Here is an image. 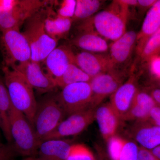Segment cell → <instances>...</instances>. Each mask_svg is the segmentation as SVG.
<instances>
[{
  "instance_id": "cell-42",
  "label": "cell",
  "mask_w": 160,
  "mask_h": 160,
  "mask_svg": "<svg viewBox=\"0 0 160 160\" xmlns=\"http://www.w3.org/2000/svg\"><path fill=\"white\" fill-rule=\"evenodd\" d=\"M97 160H103L102 156V154L99 155L98 157L97 158Z\"/></svg>"
},
{
  "instance_id": "cell-21",
  "label": "cell",
  "mask_w": 160,
  "mask_h": 160,
  "mask_svg": "<svg viewBox=\"0 0 160 160\" xmlns=\"http://www.w3.org/2000/svg\"><path fill=\"white\" fill-rule=\"evenodd\" d=\"M72 22V19L60 17L57 15L52 17L47 14L45 20V29L48 35L58 42L69 34Z\"/></svg>"
},
{
  "instance_id": "cell-30",
  "label": "cell",
  "mask_w": 160,
  "mask_h": 160,
  "mask_svg": "<svg viewBox=\"0 0 160 160\" xmlns=\"http://www.w3.org/2000/svg\"><path fill=\"white\" fill-rule=\"evenodd\" d=\"M76 0H64L58 9L57 15L60 17L72 19L76 7Z\"/></svg>"
},
{
  "instance_id": "cell-29",
  "label": "cell",
  "mask_w": 160,
  "mask_h": 160,
  "mask_svg": "<svg viewBox=\"0 0 160 160\" xmlns=\"http://www.w3.org/2000/svg\"><path fill=\"white\" fill-rule=\"evenodd\" d=\"M139 146L133 141L126 140L119 160H138Z\"/></svg>"
},
{
  "instance_id": "cell-16",
  "label": "cell",
  "mask_w": 160,
  "mask_h": 160,
  "mask_svg": "<svg viewBox=\"0 0 160 160\" xmlns=\"http://www.w3.org/2000/svg\"><path fill=\"white\" fill-rule=\"evenodd\" d=\"M72 144L65 138L43 140L39 145L38 158L40 160H66Z\"/></svg>"
},
{
  "instance_id": "cell-35",
  "label": "cell",
  "mask_w": 160,
  "mask_h": 160,
  "mask_svg": "<svg viewBox=\"0 0 160 160\" xmlns=\"http://www.w3.org/2000/svg\"><path fill=\"white\" fill-rule=\"evenodd\" d=\"M15 1H0V11L7 10L11 8L14 5Z\"/></svg>"
},
{
  "instance_id": "cell-26",
  "label": "cell",
  "mask_w": 160,
  "mask_h": 160,
  "mask_svg": "<svg viewBox=\"0 0 160 160\" xmlns=\"http://www.w3.org/2000/svg\"><path fill=\"white\" fill-rule=\"evenodd\" d=\"M66 160H97V159L86 145L73 144Z\"/></svg>"
},
{
  "instance_id": "cell-25",
  "label": "cell",
  "mask_w": 160,
  "mask_h": 160,
  "mask_svg": "<svg viewBox=\"0 0 160 160\" xmlns=\"http://www.w3.org/2000/svg\"><path fill=\"white\" fill-rule=\"evenodd\" d=\"M101 6V1L98 0H77L72 21L89 18L98 10Z\"/></svg>"
},
{
  "instance_id": "cell-27",
  "label": "cell",
  "mask_w": 160,
  "mask_h": 160,
  "mask_svg": "<svg viewBox=\"0 0 160 160\" xmlns=\"http://www.w3.org/2000/svg\"><path fill=\"white\" fill-rule=\"evenodd\" d=\"M126 140L117 135L107 141L108 157L110 160H119Z\"/></svg>"
},
{
  "instance_id": "cell-10",
  "label": "cell",
  "mask_w": 160,
  "mask_h": 160,
  "mask_svg": "<svg viewBox=\"0 0 160 160\" xmlns=\"http://www.w3.org/2000/svg\"><path fill=\"white\" fill-rule=\"evenodd\" d=\"M95 111V109H88L68 116L43 140L65 138L79 134L94 121Z\"/></svg>"
},
{
  "instance_id": "cell-41",
  "label": "cell",
  "mask_w": 160,
  "mask_h": 160,
  "mask_svg": "<svg viewBox=\"0 0 160 160\" xmlns=\"http://www.w3.org/2000/svg\"><path fill=\"white\" fill-rule=\"evenodd\" d=\"M102 154V156L103 160H110L109 158L108 157V156L106 157V156H105V155L103 154Z\"/></svg>"
},
{
  "instance_id": "cell-24",
  "label": "cell",
  "mask_w": 160,
  "mask_h": 160,
  "mask_svg": "<svg viewBox=\"0 0 160 160\" xmlns=\"http://www.w3.org/2000/svg\"><path fill=\"white\" fill-rule=\"evenodd\" d=\"M157 105L151 95L138 90L131 108L138 114L149 119L150 111Z\"/></svg>"
},
{
  "instance_id": "cell-40",
  "label": "cell",
  "mask_w": 160,
  "mask_h": 160,
  "mask_svg": "<svg viewBox=\"0 0 160 160\" xmlns=\"http://www.w3.org/2000/svg\"><path fill=\"white\" fill-rule=\"evenodd\" d=\"M22 160H40L39 159L36 157H27Z\"/></svg>"
},
{
  "instance_id": "cell-28",
  "label": "cell",
  "mask_w": 160,
  "mask_h": 160,
  "mask_svg": "<svg viewBox=\"0 0 160 160\" xmlns=\"http://www.w3.org/2000/svg\"><path fill=\"white\" fill-rule=\"evenodd\" d=\"M160 47V28L149 37L140 52L145 58H150Z\"/></svg>"
},
{
  "instance_id": "cell-44",
  "label": "cell",
  "mask_w": 160,
  "mask_h": 160,
  "mask_svg": "<svg viewBox=\"0 0 160 160\" xmlns=\"http://www.w3.org/2000/svg\"></svg>"
},
{
  "instance_id": "cell-43",
  "label": "cell",
  "mask_w": 160,
  "mask_h": 160,
  "mask_svg": "<svg viewBox=\"0 0 160 160\" xmlns=\"http://www.w3.org/2000/svg\"><path fill=\"white\" fill-rule=\"evenodd\" d=\"M1 130H2V124L1 118H0V131H1Z\"/></svg>"
},
{
  "instance_id": "cell-32",
  "label": "cell",
  "mask_w": 160,
  "mask_h": 160,
  "mask_svg": "<svg viewBox=\"0 0 160 160\" xmlns=\"http://www.w3.org/2000/svg\"><path fill=\"white\" fill-rule=\"evenodd\" d=\"M153 125L160 127V106H156L153 107L149 114V119Z\"/></svg>"
},
{
  "instance_id": "cell-38",
  "label": "cell",
  "mask_w": 160,
  "mask_h": 160,
  "mask_svg": "<svg viewBox=\"0 0 160 160\" xmlns=\"http://www.w3.org/2000/svg\"><path fill=\"white\" fill-rule=\"evenodd\" d=\"M121 2L128 6H138L137 0H121Z\"/></svg>"
},
{
  "instance_id": "cell-15",
  "label": "cell",
  "mask_w": 160,
  "mask_h": 160,
  "mask_svg": "<svg viewBox=\"0 0 160 160\" xmlns=\"http://www.w3.org/2000/svg\"><path fill=\"white\" fill-rule=\"evenodd\" d=\"M95 120L102 137L106 142L117 135L121 120L110 103L98 106L95 111Z\"/></svg>"
},
{
  "instance_id": "cell-31",
  "label": "cell",
  "mask_w": 160,
  "mask_h": 160,
  "mask_svg": "<svg viewBox=\"0 0 160 160\" xmlns=\"http://www.w3.org/2000/svg\"><path fill=\"white\" fill-rule=\"evenodd\" d=\"M16 154L13 145L0 142V160H12Z\"/></svg>"
},
{
  "instance_id": "cell-7",
  "label": "cell",
  "mask_w": 160,
  "mask_h": 160,
  "mask_svg": "<svg viewBox=\"0 0 160 160\" xmlns=\"http://www.w3.org/2000/svg\"><path fill=\"white\" fill-rule=\"evenodd\" d=\"M46 3L47 1L38 0L15 1L11 8L0 11V31L20 29L26 20L39 11Z\"/></svg>"
},
{
  "instance_id": "cell-23",
  "label": "cell",
  "mask_w": 160,
  "mask_h": 160,
  "mask_svg": "<svg viewBox=\"0 0 160 160\" xmlns=\"http://www.w3.org/2000/svg\"><path fill=\"white\" fill-rule=\"evenodd\" d=\"M91 78L78 67L75 63L70 64L61 78L56 80L57 87L65 86L80 82H89Z\"/></svg>"
},
{
  "instance_id": "cell-4",
  "label": "cell",
  "mask_w": 160,
  "mask_h": 160,
  "mask_svg": "<svg viewBox=\"0 0 160 160\" xmlns=\"http://www.w3.org/2000/svg\"><path fill=\"white\" fill-rule=\"evenodd\" d=\"M12 145L17 153L27 157H35L39 145L34 128L22 112L12 106L9 115Z\"/></svg>"
},
{
  "instance_id": "cell-12",
  "label": "cell",
  "mask_w": 160,
  "mask_h": 160,
  "mask_svg": "<svg viewBox=\"0 0 160 160\" xmlns=\"http://www.w3.org/2000/svg\"><path fill=\"white\" fill-rule=\"evenodd\" d=\"M74 63L92 78L114 69L110 56L83 51L75 54Z\"/></svg>"
},
{
  "instance_id": "cell-36",
  "label": "cell",
  "mask_w": 160,
  "mask_h": 160,
  "mask_svg": "<svg viewBox=\"0 0 160 160\" xmlns=\"http://www.w3.org/2000/svg\"><path fill=\"white\" fill-rule=\"evenodd\" d=\"M157 1L155 0H138V6L143 7H151Z\"/></svg>"
},
{
  "instance_id": "cell-2",
  "label": "cell",
  "mask_w": 160,
  "mask_h": 160,
  "mask_svg": "<svg viewBox=\"0 0 160 160\" xmlns=\"http://www.w3.org/2000/svg\"><path fill=\"white\" fill-rule=\"evenodd\" d=\"M2 69L12 105L24 114L33 125L38 102L34 89L17 70L5 66H3Z\"/></svg>"
},
{
  "instance_id": "cell-20",
  "label": "cell",
  "mask_w": 160,
  "mask_h": 160,
  "mask_svg": "<svg viewBox=\"0 0 160 160\" xmlns=\"http://www.w3.org/2000/svg\"><path fill=\"white\" fill-rule=\"evenodd\" d=\"M160 28V0L157 1L150 7L143 22L142 29L137 35L139 41V51H140L144 44L148 39Z\"/></svg>"
},
{
  "instance_id": "cell-33",
  "label": "cell",
  "mask_w": 160,
  "mask_h": 160,
  "mask_svg": "<svg viewBox=\"0 0 160 160\" xmlns=\"http://www.w3.org/2000/svg\"><path fill=\"white\" fill-rule=\"evenodd\" d=\"M138 160H159L152 154L150 150L139 146Z\"/></svg>"
},
{
  "instance_id": "cell-19",
  "label": "cell",
  "mask_w": 160,
  "mask_h": 160,
  "mask_svg": "<svg viewBox=\"0 0 160 160\" xmlns=\"http://www.w3.org/2000/svg\"><path fill=\"white\" fill-rule=\"evenodd\" d=\"M71 42L76 47L92 53L105 52L109 48L106 40L93 32H83Z\"/></svg>"
},
{
  "instance_id": "cell-5",
  "label": "cell",
  "mask_w": 160,
  "mask_h": 160,
  "mask_svg": "<svg viewBox=\"0 0 160 160\" xmlns=\"http://www.w3.org/2000/svg\"><path fill=\"white\" fill-rule=\"evenodd\" d=\"M66 116L58 93L49 95L38 102L32 125L40 142L50 134Z\"/></svg>"
},
{
  "instance_id": "cell-17",
  "label": "cell",
  "mask_w": 160,
  "mask_h": 160,
  "mask_svg": "<svg viewBox=\"0 0 160 160\" xmlns=\"http://www.w3.org/2000/svg\"><path fill=\"white\" fill-rule=\"evenodd\" d=\"M137 40V34L133 31H126L113 42L110 46V57L114 66L126 62L131 54Z\"/></svg>"
},
{
  "instance_id": "cell-6",
  "label": "cell",
  "mask_w": 160,
  "mask_h": 160,
  "mask_svg": "<svg viewBox=\"0 0 160 160\" xmlns=\"http://www.w3.org/2000/svg\"><path fill=\"white\" fill-rule=\"evenodd\" d=\"M0 46L4 60L3 66L11 68L31 60L30 46L20 29H10L2 32Z\"/></svg>"
},
{
  "instance_id": "cell-22",
  "label": "cell",
  "mask_w": 160,
  "mask_h": 160,
  "mask_svg": "<svg viewBox=\"0 0 160 160\" xmlns=\"http://www.w3.org/2000/svg\"><path fill=\"white\" fill-rule=\"evenodd\" d=\"M12 106L11 100L5 82L0 77V118L2 121V131L7 143L12 145L9 123V115Z\"/></svg>"
},
{
  "instance_id": "cell-34",
  "label": "cell",
  "mask_w": 160,
  "mask_h": 160,
  "mask_svg": "<svg viewBox=\"0 0 160 160\" xmlns=\"http://www.w3.org/2000/svg\"><path fill=\"white\" fill-rule=\"evenodd\" d=\"M151 71L154 75L160 78V57H155L150 64Z\"/></svg>"
},
{
  "instance_id": "cell-11",
  "label": "cell",
  "mask_w": 160,
  "mask_h": 160,
  "mask_svg": "<svg viewBox=\"0 0 160 160\" xmlns=\"http://www.w3.org/2000/svg\"><path fill=\"white\" fill-rule=\"evenodd\" d=\"M11 68L22 75L32 88L40 93H50L58 87L54 80L43 72L40 63L30 60Z\"/></svg>"
},
{
  "instance_id": "cell-18",
  "label": "cell",
  "mask_w": 160,
  "mask_h": 160,
  "mask_svg": "<svg viewBox=\"0 0 160 160\" xmlns=\"http://www.w3.org/2000/svg\"><path fill=\"white\" fill-rule=\"evenodd\" d=\"M145 122L133 127L132 136L140 147L151 150L160 145V127Z\"/></svg>"
},
{
  "instance_id": "cell-8",
  "label": "cell",
  "mask_w": 160,
  "mask_h": 160,
  "mask_svg": "<svg viewBox=\"0 0 160 160\" xmlns=\"http://www.w3.org/2000/svg\"><path fill=\"white\" fill-rule=\"evenodd\" d=\"M58 93L66 116L90 109L92 90L89 82H80L68 85Z\"/></svg>"
},
{
  "instance_id": "cell-39",
  "label": "cell",
  "mask_w": 160,
  "mask_h": 160,
  "mask_svg": "<svg viewBox=\"0 0 160 160\" xmlns=\"http://www.w3.org/2000/svg\"><path fill=\"white\" fill-rule=\"evenodd\" d=\"M150 151L158 159L160 160V145Z\"/></svg>"
},
{
  "instance_id": "cell-14",
  "label": "cell",
  "mask_w": 160,
  "mask_h": 160,
  "mask_svg": "<svg viewBox=\"0 0 160 160\" xmlns=\"http://www.w3.org/2000/svg\"><path fill=\"white\" fill-rule=\"evenodd\" d=\"M75 54L68 46H57L45 59L47 74L55 82L62 75L68 66L74 63Z\"/></svg>"
},
{
  "instance_id": "cell-3",
  "label": "cell",
  "mask_w": 160,
  "mask_h": 160,
  "mask_svg": "<svg viewBox=\"0 0 160 160\" xmlns=\"http://www.w3.org/2000/svg\"><path fill=\"white\" fill-rule=\"evenodd\" d=\"M47 15L39 11L26 20L22 33L29 43L31 51V61L43 62L47 56L57 47L58 42L48 35L45 29Z\"/></svg>"
},
{
  "instance_id": "cell-1",
  "label": "cell",
  "mask_w": 160,
  "mask_h": 160,
  "mask_svg": "<svg viewBox=\"0 0 160 160\" xmlns=\"http://www.w3.org/2000/svg\"><path fill=\"white\" fill-rule=\"evenodd\" d=\"M129 6L114 1L106 9L87 19L81 26L84 32H93L105 39L114 41L126 32Z\"/></svg>"
},
{
  "instance_id": "cell-13",
  "label": "cell",
  "mask_w": 160,
  "mask_h": 160,
  "mask_svg": "<svg viewBox=\"0 0 160 160\" xmlns=\"http://www.w3.org/2000/svg\"><path fill=\"white\" fill-rule=\"evenodd\" d=\"M138 90L135 77L131 76L110 96L109 103L121 120L125 119Z\"/></svg>"
},
{
  "instance_id": "cell-37",
  "label": "cell",
  "mask_w": 160,
  "mask_h": 160,
  "mask_svg": "<svg viewBox=\"0 0 160 160\" xmlns=\"http://www.w3.org/2000/svg\"><path fill=\"white\" fill-rule=\"evenodd\" d=\"M158 106H160V89H155L152 92L151 95Z\"/></svg>"
},
{
  "instance_id": "cell-9",
  "label": "cell",
  "mask_w": 160,
  "mask_h": 160,
  "mask_svg": "<svg viewBox=\"0 0 160 160\" xmlns=\"http://www.w3.org/2000/svg\"><path fill=\"white\" fill-rule=\"evenodd\" d=\"M114 69L98 75L90 80L89 83L92 93L90 109H96L124 83L122 76Z\"/></svg>"
}]
</instances>
